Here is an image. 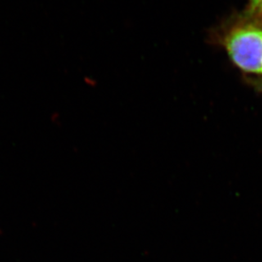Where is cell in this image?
Wrapping results in <instances>:
<instances>
[{
	"label": "cell",
	"instance_id": "3",
	"mask_svg": "<svg viewBox=\"0 0 262 262\" xmlns=\"http://www.w3.org/2000/svg\"><path fill=\"white\" fill-rule=\"evenodd\" d=\"M254 84L256 86V88H257L259 91L262 92V78H260V79L255 80V82H254Z\"/></svg>",
	"mask_w": 262,
	"mask_h": 262
},
{
	"label": "cell",
	"instance_id": "2",
	"mask_svg": "<svg viewBox=\"0 0 262 262\" xmlns=\"http://www.w3.org/2000/svg\"><path fill=\"white\" fill-rule=\"evenodd\" d=\"M247 13L253 20H262V0H249Z\"/></svg>",
	"mask_w": 262,
	"mask_h": 262
},
{
	"label": "cell",
	"instance_id": "1",
	"mask_svg": "<svg viewBox=\"0 0 262 262\" xmlns=\"http://www.w3.org/2000/svg\"><path fill=\"white\" fill-rule=\"evenodd\" d=\"M212 43L222 46L232 63L245 73L262 76V27L248 23L224 25L212 31Z\"/></svg>",
	"mask_w": 262,
	"mask_h": 262
}]
</instances>
